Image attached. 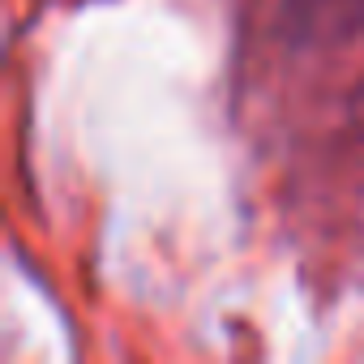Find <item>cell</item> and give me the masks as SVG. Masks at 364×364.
Returning a JSON list of instances; mask_svg holds the SVG:
<instances>
[]
</instances>
